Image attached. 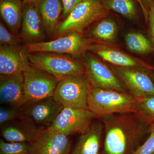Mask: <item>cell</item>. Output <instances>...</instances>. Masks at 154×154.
I'll use <instances>...</instances> for the list:
<instances>
[{
    "label": "cell",
    "instance_id": "cell-1",
    "mask_svg": "<svg viewBox=\"0 0 154 154\" xmlns=\"http://www.w3.org/2000/svg\"><path fill=\"white\" fill-rule=\"evenodd\" d=\"M100 118L105 128L106 154H132L148 126L134 113L110 114Z\"/></svg>",
    "mask_w": 154,
    "mask_h": 154
},
{
    "label": "cell",
    "instance_id": "cell-2",
    "mask_svg": "<svg viewBox=\"0 0 154 154\" xmlns=\"http://www.w3.org/2000/svg\"><path fill=\"white\" fill-rule=\"evenodd\" d=\"M137 99L129 92L91 88L88 108L97 117L117 113H134Z\"/></svg>",
    "mask_w": 154,
    "mask_h": 154
},
{
    "label": "cell",
    "instance_id": "cell-3",
    "mask_svg": "<svg viewBox=\"0 0 154 154\" xmlns=\"http://www.w3.org/2000/svg\"><path fill=\"white\" fill-rule=\"evenodd\" d=\"M29 62L33 66L49 73L58 81L72 75L85 74L83 63L70 55L54 53H28Z\"/></svg>",
    "mask_w": 154,
    "mask_h": 154
},
{
    "label": "cell",
    "instance_id": "cell-4",
    "mask_svg": "<svg viewBox=\"0 0 154 154\" xmlns=\"http://www.w3.org/2000/svg\"><path fill=\"white\" fill-rule=\"evenodd\" d=\"M108 12L100 0H85L59 24L56 34L63 36L74 31L82 33L92 23L105 17Z\"/></svg>",
    "mask_w": 154,
    "mask_h": 154
},
{
    "label": "cell",
    "instance_id": "cell-5",
    "mask_svg": "<svg viewBox=\"0 0 154 154\" xmlns=\"http://www.w3.org/2000/svg\"><path fill=\"white\" fill-rule=\"evenodd\" d=\"M91 88L85 75L69 76L58 81L53 97L64 107L88 109Z\"/></svg>",
    "mask_w": 154,
    "mask_h": 154
},
{
    "label": "cell",
    "instance_id": "cell-6",
    "mask_svg": "<svg viewBox=\"0 0 154 154\" xmlns=\"http://www.w3.org/2000/svg\"><path fill=\"white\" fill-rule=\"evenodd\" d=\"M90 44L82 33L74 31L51 41L27 43L24 47L28 53L46 52L79 56L85 54Z\"/></svg>",
    "mask_w": 154,
    "mask_h": 154
},
{
    "label": "cell",
    "instance_id": "cell-7",
    "mask_svg": "<svg viewBox=\"0 0 154 154\" xmlns=\"http://www.w3.org/2000/svg\"><path fill=\"white\" fill-rule=\"evenodd\" d=\"M23 74L27 103L53 97L58 82L55 77L31 64Z\"/></svg>",
    "mask_w": 154,
    "mask_h": 154
},
{
    "label": "cell",
    "instance_id": "cell-8",
    "mask_svg": "<svg viewBox=\"0 0 154 154\" xmlns=\"http://www.w3.org/2000/svg\"><path fill=\"white\" fill-rule=\"evenodd\" d=\"M83 58L85 75L92 88L129 92L115 72L105 63L90 54H85Z\"/></svg>",
    "mask_w": 154,
    "mask_h": 154
},
{
    "label": "cell",
    "instance_id": "cell-9",
    "mask_svg": "<svg viewBox=\"0 0 154 154\" xmlns=\"http://www.w3.org/2000/svg\"><path fill=\"white\" fill-rule=\"evenodd\" d=\"M97 116L88 109L63 107L55 121L48 129L69 136L82 134Z\"/></svg>",
    "mask_w": 154,
    "mask_h": 154
},
{
    "label": "cell",
    "instance_id": "cell-10",
    "mask_svg": "<svg viewBox=\"0 0 154 154\" xmlns=\"http://www.w3.org/2000/svg\"><path fill=\"white\" fill-rule=\"evenodd\" d=\"M0 126L1 135L6 141L30 143L35 141L47 128L23 116Z\"/></svg>",
    "mask_w": 154,
    "mask_h": 154
},
{
    "label": "cell",
    "instance_id": "cell-11",
    "mask_svg": "<svg viewBox=\"0 0 154 154\" xmlns=\"http://www.w3.org/2000/svg\"><path fill=\"white\" fill-rule=\"evenodd\" d=\"M63 107L53 97H49L27 103L22 107V116L48 128L54 122Z\"/></svg>",
    "mask_w": 154,
    "mask_h": 154
},
{
    "label": "cell",
    "instance_id": "cell-12",
    "mask_svg": "<svg viewBox=\"0 0 154 154\" xmlns=\"http://www.w3.org/2000/svg\"><path fill=\"white\" fill-rule=\"evenodd\" d=\"M116 74L135 98L154 96V84L146 71L116 67Z\"/></svg>",
    "mask_w": 154,
    "mask_h": 154
},
{
    "label": "cell",
    "instance_id": "cell-13",
    "mask_svg": "<svg viewBox=\"0 0 154 154\" xmlns=\"http://www.w3.org/2000/svg\"><path fill=\"white\" fill-rule=\"evenodd\" d=\"M21 28L22 38L28 43L41 42L45 38V30L36 2H23Z\"/></svg>",
    "mask_w": 154,
    "mask_h": 154
},
{
    "label": "cell",
    "instance_id": "cell-14",
    "mask_svg": "<svg viewBox=\"0 0 154 154\" xmlns=\"http://www.w3.org/2000/svg\"><path fill=\"white\" fill-rule=\"evenodd\" d=\"M0 103L19 108L27 104L23 73L0 75Z\"/></svg>",
    "mask_w": 154,
    "mask_h": 154
},
{
    "label": "cell",
    "instance_id": "cell-15",
    "mask_svg": "<svg viewBox=\"0 0 154 154\" xmlns=\"http://www.w3.org/2000/svg\"><path fill=\"white\" fill-rule=\"evenodd\" d=\"M28 53L19 45H1L0 74L13 75L23 73L30 65Z\"/></svg>",
    "mask_w": 154,
    "mask_h": 154
},
{
    "label": "cell",
    "instance_id": "cell-16",
    "mask_svg": "<svg viewBox=\"0 0 154 154\" xmlns=\"http://www.w3.org/2000/svg\"><path fill=\"white\" fill-rule=\"evenodd\" d=\"M88 50L98 56L103 60L117 67L137 69L146 71L153 69L152 66L143 61L103 45L90 44Z\"/></svg>",
    "mask_w": 154,
    "mask_h": 154
},
{
    "label": "cell",
    "instance_id": "cell-17",
    "mask_svg": "<svg viewBox=\"0 0 154 154\" xmlns=\"http://www.w3.org/2000/svg\"><path fill=\"white\" fill-rule=\"evenodd\" d=\"M70 147L69 136L47 128L30 143V154H69Z\"/></svg>",
    "mask_w": 154,
    "mask_h": 154
},
{
    "label": "cell",
    "instance_id": "cell-18",
    "mask_svg": "<svg viewBox=\"0 0 154 154\" xmlns=\"http://www.w3.org/2000/svg\"><path fill=\"white\" fill-rule=\"evenodd\" d=\"M103 123L93 121L81 136L71 154H100Z\"/></svg>",
    "mask_w": 154,
    "mask_h": 154
},
{
    "label": "cell",
    "instance_id": "cell-19",
    "mask_svg": "<svg viewBox=\"0 0 154 154\" xmlns=\"http://www.w3.org/2000/svg\"><path fill=\"white\" fill-rule=\"evenodd\" d=\"M36 3L42 18L45 33L49 36L56 34L63 10L61 1L39 0Z\"/></svg>",
    "mask_w": 154,
    "mask_h": 154
},
{
    "label": "cell",
    "instance_id": "cell-20",
    "mask_svg": "<svg viewBox=\"0 0 154 154\" xmlns=\"http://www.w3.org/2000/svg\"><path fill=\"white\" fill-rule=\"evenodd\" d=\"M22 0H0V14L11 31L17 34L22 25L23 15Z\"/></svg>",
    "mask_w": 154,
    "mask_h": 154
},
{
    "label": "cell",
    "instance_id": "cell-21",
    "mask_svg": "<svg viewBox=\"0 0 154 154\" xmlns=\"http://www.w3.org/2000/svg\"><path fill=\"white\" fill-rule=\"evenodd\" d=\"M117 26L112 19H105L99 22L91 31V35L97 40L105 42L114 41L117 36Z\"/></svg>",
    "mask_w": 154,
    "mask_h": 154
},
{
    "label": "cell",
    "instance_id": "cell-22",
    "mask_svg": "<svg viewBox=\"0 0 154 154\" xmlns=\"http://www.w3.org/2000/svg\"><path fill=\"white\" fill-rule=\"evenodd\" d=\"M136 107L134 113L141 121L151 126L154 125V96L137 98Z\"/></svg>",
    "mask_w": 154,
    "mask_h": 154
},
{
    "label": "cell",
    "instance_id": "cell-23",
    "mask_svg": "<svg viewBox=\"0 0 154 154\" xmlns=\"http://www.w3.org/2000/svg\"><path fill=\"white\" fill-rule=\"evenodd\" d=\"M127 47L135 53L146 54L154 50L151 42L143 34L137 32H131L125 36Z\"/></svg>",
    "mask_w": 154,
    "mask_h": 154
},
{
    "label": "cell",
    "instance_id": "cell-24",
    "mask_svg": "<svg viewBox=\"0 0 154 154\" xmlns=\"http://www.w3.org/2000/svg\"><path fill=\"white\" fill-rule=\"evenodd\" d=\"M108 10H112L130 19L137 15L136 7L133 0H100Z\"/></svg>",
    "mask_w": 154,
    "mask_h": 154
},
{
    "label": "cell",
    "instance_id": "cell-25",
    "mask_svg": "<svg viewBox=\"0 0 154 154\" xmlns=\"http://www.w3.org/2000/svg\"><path fill=\"white\" fill-rule=\"evenodd\" d=\"M30 143L8 142L0 140V154H30Z\"/></svg>",
    "mask_w": 154,
    "mask_h": 154
},
{
    "label": "cell",
    "instance_id": "cell-26",
    "mask_svg": "<svg viewBox=\"0 0 154 154\" xmlns=\"http://www.w3.org/2000/svg\"><path fill=\"white\" fill-rule=\"evenodd\" d=\"M21 116L22 108L2 105L0 107V126Z\"/></svg>",
    "mask_w": 154,
    "mask_h": 154
},
{
    "label": "cell",
    "instance_id": "cell-27",
    "mask_svg": "<svg viewBox=\"0 0 154 154\" xmlns=\"http://www.w3.org/2000/svg\"><path fill=\"white\" fill-rule=\"evenodd\" d=\"M19 36L9 31L3 22H0V44L1 45H17L21 42Z\"/></svg>",
    "mask_w": 154,
    "mask_h": 154
},
{
    "label": "cell",
    "instance_id": "cell-28",
    "mask_svg": "<svg viewBox=\"0 0 154 154\" xmlns=\"http://www.w3.org/2000/svg\"><path fill=\"white\" fill-rule=\"evenodd\" d=\"M150 127V134L147 139L131 154H154V125Z\"/></svg>",
    "mask_w": 154,
    "mask_h": 154
},
{
    "label": "cell",
    "instance_id": "cell-29",
    "mask_svg": "<svg viewBox=\"0 0 154 154\" xmlns=\"http://www.w3.org/2000/svg\"><path fill=\"white\" fill-rule=\"evenodd\" d=\"M63 5L62 17L64 19L78 5L85 0H61Z\"/></svg>",
    "mask_w": 154,
    "mask_h": 154
},
{
    "label": "cell",
    "instance_id": "cell-30",
    "mask_svg": "<svg viewBox=\"0 0 154 154\" xmlns=\"http://www.w3.org/2000/svg\"><path fill=\"white\" fill-rule=\"evenodd\" d=\"M149 33L154 44V3L149 11Z\"/></svg>",
    "mask_w": 154,
    "mask_h": 154
},
{
    "label": "cell",
    "instance_id": "cell-31",
    "mask_svg": "<svg viewBox=\"0 0 154 154\" xmlns=\"http://www.w3.org/2000/svg\"><path fill=\"white\" fill-rule=\"evenodd\" d=\"M144 7L148 11H149L154 3V0H141Z\"/></svg>",
    "mask_w": 154,
    "mask_h": 154
},
{
    "label": "cell",
    "instance_id": "cell-32",
    "mask_svg": "<svg viewBox=\"0 0 154 154\" xmlns=\"http://www.w3.org/2000/svg\"><path fill=\"white\" fill-rule=\"evenodd\" d=\"M137 1L139 3L140 5L142 11L143 13L144 17L145 18L146 21L148 22V21L149 11L144 7L143 4L142 3L141 0H137Z\"/></svg>",
    "mask_w": 154,
    "mask_h": 154
},
{
    "label": "cell",
    "instance_id": "cell-33",
    "mask_svg": "<svg viewBox=\"0 0 154 154\" xmlns=\"http://www.w3.org/2000/svg\"><path fill=\"white\" fill-rule=\"evenodd\" d=\"M39 0H22L23 2H38Z\"/></svg>",
    "mask_w": 154,
    "mask_h": 154
},
{
    "label": "cell",
    "instance_id": "cell-34",
    "mask_svg": "<svg viewBox=\"0 0 154 154\" xmlns=\"http://www.w3.org/2000/svg\"></svg>",
    "mask_w": 154,
    "mask_h": 154
}]
</instances>
